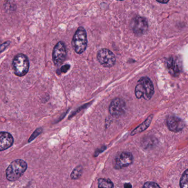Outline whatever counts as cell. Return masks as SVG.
Listing matches in <instances>:
<instances>
[{
	"mask_svg": "<svg viewBox=\"0 0 188 188\" xmlns=\"http://www.w3.org/2000/svg\"><path fill=\"white\" fill-rule=\"evenodd\" d=\"M155 89L150 78L143 77L140 78L135 87V96L140 99L143 98L145 100H150L153 96Z\"/></svg>",
	"mask_w": 188,
	"mask_h": 188,
	"instance_id": "6da1fadb",
	"label": "cell"
},
{
	"mask_svg": "<svg viewBox=\"0 0 188 188\" xmlns=\"http://www.w3.org/2000/svg\"><path fill=\"white\" fill-rule=\"evenodd\" d=\"M27 169V164L22 160L13 161L6 170L7 180L11 182L16 181L21 178Z\"/></svg>",
	"mask_w": 188,
	"mask_h": 188,
	"instance_id": "7a4b0ae2",
	"label": "cell"
},
{
	"mask_svg": "<svg viewBox=\"0 0 188 188\" xmlns=\"http://www.w3.org/2000/svg\"><path fill=\"white\" fill-rule=\"evenodd\" d=\"M87 37L85 29L82 27H79L74 34L72 45L74 51L81 54L86 50L87 46Z\"/></svg>",
	"mask_w": 188,
	"mask_h": 188,
	"instance_id": "3957f363",
	"label": "cell"
},
{
	"mask_svg": "<svg viewBox=\"0 0 188 188\" xmlns=\"http://www.w3.org/2000/svg\"><path fill=\"white\" fill-rule=\"evenodd\" d=\"M12 66L14 74L22 77L27 74L29 68V61L26 55L19 54L14 57L12 61Z\"/></svg>",
	"mask_w": 188,
	"mask_h": 188,
	"instance_id": "277c9868",
	"label": "cell"
},
{
	"mask_svg": "<svg viewBox=\"0 0 188 188\" xmlns=\"http://www.w3.org/2000/svg\"><path fill=\"white\" fill-rule=\"evenodd\" d=\"M96 57L99 62L105 67H113L116 62V57L113 52L106 48L101 49L98 52Z\"/></svg>",
	"mask_w": 188,
	"mask_h": 188,
	"instance_id": "5b68a950",
	"label": "cell"
},
{
	"mask_svg": "<svg viewBox=\"0 0 188 188\" xmlns=\"http://www.w3.org/2000/svg\"><path fill=\"white\" fill-rule=\"evenodd\" d=\"M67 55L64 43L58 42L52 51V60L56 66H60L64 63Z\"/></svg>",
	"mask_w": 188,
	"mask_h": 188,
	"instance_id": "8992f818",
	"label": "cell"
},
{
	"mask_svg": "<svg viewBox=\"0 0 188 188\" xmlns=\"http://www.w3.org/2000/svg\"><path fill=\"white\" fill-rule=\"evenodd\" d=\"M133 162V156L132 154L128 152H123L115 158L114 167L116 170H120L131 165Z\"/></svg>",
	"mask_w": 188,
	"mask_h": 188,
	"instance_id": "52a82bcc",
	"label": "cell"
},
{
	"mask_svg": "<svg viewBox=\"0 0 188 188\" xmlns=\"http://www.w3.org/2000/svg\"><path fill=\"white\" fill-rule=\"evenodd\" d=\"M133 32L137 36H141L147 32L148 24L147 19L142 17H137L131 23Z\"/></svg>",
	"mask_w": 188,
	"mask_h": 188,
	"instance_id": "ba28073f",
	"label": "cell"
},
{
	"mask_svg": "<svg viewBox=\"0 0 188 188\" xmlns=\"http://www.w3.org/2000/svg\"><path fill=\"white\" fill-rule=\"evenodd\" d=\"M109 110L110 114L114 117H119L124 114L126 110V103L120 98H116L111 101Z\"/></svg>",
	"mask_w": 188,
	"mask_h": 188,
	"instance_id": "9c48e42d",
	"label": "cell"
},
{
	"mask_svg": "<svg viewBox=\"0 0 188 188\" xmlns=\"http://www.w3.org/2000/svg\"><path fill=\"white\" fill-rule=\"evenodd\" d=\"M166 123L170 131L175 133L182 131L185 126L183 120L175 115H170L167 119Z\"/></svg>",
	"mask_w": 188,
	"mask_h": 188,
	"instance_id": "30bf717a",
	"label": "cell"
},
{
	"mask_svg": "<svg viewBox=\"0 0 188 188\" xmlns=\"http://www.w3.org/2000/svg\"><path fill=\"white\" fill-rule=\"evenodd\" d=\"M166 65L170 74L177 77L181 72V65L179 60L175 57H170L166 61Z\"/></svg>",
	"mask_w": 188,
	"mask_h": 188,
	"instance_id": "8fae6325",
	"label": "cell"
},
{
	"mask_svg": "<svg viewBox=\"0 0 188 188\" xmlns=\"http://www.w3.org/2000/svg\"><path fill=\"white\" fill-rule=\"evenodd\" d=\"M13 136L7 132L0 133V151H2L11 147L13 144Z\"/></svg>",
	"mask_w": 188,
	"mask_h": 188,
	"instance_id": "7c38bea8",
	"label": "cell"
},
{
	"mask_svg": "<svg viewBox=\"0 0 188 188\" xmlns=\"http://www.w3.org/2000/svg\"><path fill=\"white\" fill-rule=\"evenodd\" d=\"M152 118H153V115H150L143 123L140 125L136 128H135L133 130L131 133V135L133 136L137 133H141L143 131H145V130H146L149 127L150 125L151 124Z\"/></svg>",
	"mask_w": 188,
	"mask_h": 188,
	"instance_id": "4fadbf2b",
	"label": "cell"
},
{
	"mask_svg": "<svg viewBox=\"0 0 188 188\" xmlns=\"http://www.w3.org/2000/svg\"><path fill=\"white\" fill-rule=\"evenodd\" d=\"M98 188H114V184L110 179L100 178L98 179Z\"/></svg>",
	"mask_w": 188,
	"mask_h": 188,
	"instance_id": "5bb4252c",
	"label": "cell"
},
{
	"mask_svg": "<svg viewBox=\"0 0 188 188\" xmlns=\"http://www.w3.org/2000/svg\"><path fill=\"white\" fill-rule=\"evenodd\" d=\"M83 168L82 166L78 165L74 168L73 171L71 174V178L74 180L79 178L82 175Z\"/></svg>",
	"mask_w": 188,
	"mask_h": 188,
	"instance_id": "9a60e30c",
	"label": "cell"
},
{
	"mask_svg": "<svg viewBox=\"0 0 188 188\" xmlns=\"http://www.w3.org/2000/svg\"><path fill=\"white\" fill-rule=\"evenodd\" d=\"M180 188H188V169L182 175L180 180Z\"/></svg>",
	"mask_w": 188,
	"mask_h": 188,
	"instance_id": "2e32d148",
	"label": "cell"
},
{
	"mask_svg": "<svg viewBox=\"0 0 188 188\" xmlns=\"http://www.w3.org/2000/svg\"><path fill=\"white\" fill-rule=\"evenodd\" d=\"M42 131H43V129H42V128H37V130L33 133L32 135H31V136L29 138V140H28V142L32 141L35 138H37V136H38L41 133Z\"/></svg>",
	"mask_w": 188,
	"mask_h": 188,
	"instance_id": "e0dca14e",
	"label": "cell"
},
{
	"mask_svg": "<svg viewBox=\"0 0 188 188\" xmlns=\"http://www.w3.org/2000/svg\"><path fill=\"white\" fill-rule=\"evenodd\" d=\"M142 188H161L160 186L155 182H146L143 186Z\"/></svg>",
	"mask_w": 188,
	"mask_h": 188,
	"instance_id": "ac0fdd59",
	"label": "cell"
},
{
	"mask_svg": "<svg viewBox=\"0 0 188 188\" xmlns=\"http://www.w3.org/2000/svg\"><path fill=\"white\" fill-rule=\"evenodd\" d=\"M70 65L69 64L65 65H63L60 69V72L61 73H66V72H67L69 70V69H70Z\"/></svg>",
	"mask_w": 188,
	"mask_h": 188,
	"instance_id": "d6986e66",
	"label": "cell"
},
{
	"mask_svg": "<svg viewBox=\"0 0 188 188\" xmlns=\"http://www.w3.org/2000/svg\"><path fill=\"white\" fill-rule=\"evenodd\" d=\"M9 44H10L9 41H7L4 43L1 46V52H2L4 51L5 50L6 48L9 45Z\"/></svg>",
	"mask_w": 188,
	"mask_h": 188,
	"instance_id": "ffe728a7",
	"label": "cell"
},
{
	"mask_svg": "<svg viewBox=\"0 0 188 188\" xmlns=\"http://www.w3.org/2000/svg\"><path fill=\"white\" fill-rule=\"evenodd\" d=\"M106 149V146H103V147H101L100 148V149H97L96 152H95V153L94 155V156L95 157L96 156H98L99 155V153H101V152L104 151Z\"/></svg>",
	"mask_w": 188,
	"mask_h": 188,
	"instance_id": "44dd1931",
	"label": "cell"
},
{
	"mask_svg": "<svg viewBox=\"0 0 188 188\" xmlns=\"http://www.w3.org/2000/svg\"><path fill=\"white\" fill-rule=\"evenodd\" d=\"M124 188H132V185L130 183H125L124 185Z\"/></svg>",
	"mask_w": 188,
	"mask_h": 188,
	"instance_id": "7402d4cb",
	"label": "cell"
},
{
	"mask_svg": "<svg viewBox=\"0 0 188 188\" xmlns=\"http://www.w3.org/2000/svg\"><path fill=\"white\" fill-rule=\"evenodd\" d=\"M157 1L161 4H167L169 2V1Z\"/></svg>",
	"mask_w": 188,
	"mask_h": 188,
	"instance_id": "603a6c76",
	"label": "cell"
}]
</instances>
